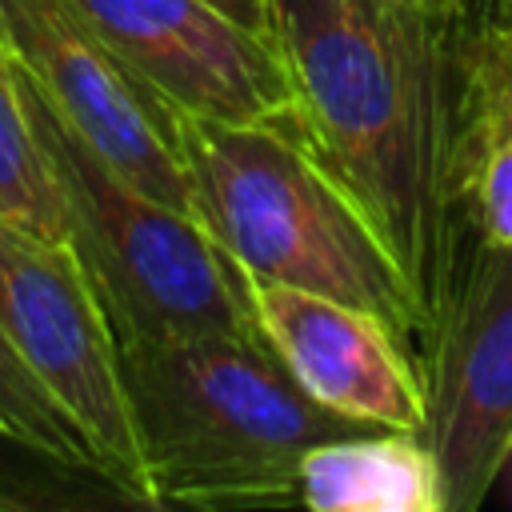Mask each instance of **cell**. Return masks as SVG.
I'll return each mask as SVG.
<instances>
[{
    "instance_id": "2",
    "label": "cell",
    "mask_w": 512,
    "mask_h": 512,
    "mask_svg": "<svg viewBox=\"0 0 512 512\" xmlns=\"http://www.w3.org/2000/svg\"><path fill=\"white\" fill-rule=\"evenodd\" d=\"M120 376L156 508L296 504L316 444L376 428L316 404L264 336L120 340Z\"/></svg>"
},
{
    "instance_id": "3",
    "label": "cell",
    "mask_w": 512,
    "mask_h": 512,
    "mask_svg": "<svg viewBox=\"0 0 512 512\" xmlns=\"http://www.w3.org/2000/svg\"><path fill=\"white\" fill-rule=\"evenodd\" d=\"M192 212L260 280L380 316L424 360V320L388 244L288 124H220L180 112Z\"/></svg>"
},
{
    "instance_id": "15",
    "label": "cell",
    "mask_w": 512,
    "mask_h": 512,
    "mask_svg": "<svg viewBox=\"0 0 512 512\" xmlns=\"http://www.w3.org/2000/svg\"><path fill=\"white\" fill-rule=\"evenodd\" d=\"M220 4L228 16H236L240 24H248L252 32H264L268 28V0H212ZM268 36V32H264Z\"/></svg>"
},
{
    "instance_id": "14",
    "label": "cell",
    "mask_w": 512,
    "mask_h": 512,
    "mask_svg": "<svg viewBox=\"0 0 512 512\" xmlns=\"http://www.w3.org/2000/svg\"><path fill=\"white\" fill-rule=\"evenodd\" d=\"M468 228L484 244H512V136L488 148L472 168Z\"/></svg>"
},
{
    "instance_id": "1",
    "label": "cell",
    "mask_w": 512,
    "mask_h": 512,
    "mask_svg": "<svg viewBox=\"0 0 512 512\" xmlns=\"http://www.w3.org/2000/svg\"><path fill=\"white\" fill-rule=\"evenodd\" d=\"M292 120L400 264L424 352L464 272L460 8L412 0H268ZM424 372V360H420Z\"/></svg>"
},
{
    "instance_id": "9",
    "label": "cell",
    "mask_w": 512,
    "mask_h": 512,
    "mask_svg": "<svg viewBox=\"0 0 512 512\" xmlns=\"http://www.w3.org/2000/svg\"><path fill=\"white\" fill-rule=\"evenodd\" d=\"M248 296L260 336L316 404L376 428H424V372L380 316L260 276H248Z\"/></svg>"
},
{
    "instance_id": "12",
    "label": "cell",
    "mask_w": 512,
    "mask_h": 512,
    "mask_svg": "<svg viewBox=\"0 0 512 512\" xmlns=\"http://www.w3.org/2000/svg\"><path fill=\"white\" fill-rule=\"evenodd\" d=\"M0 220L40 240L68 244L60 184L44 152V140L36 132L16 64L8 60L4 48H0Z\"/></svg>"
},
{
    "instance_id": "13",
    "label": "cell",
    "mask_w": 512,
    "mask_h": 512,
    "mask_svg": "<svg viewBox=\"0 0 512 512\" xmlns=\"http://www.w3.org/2000/svg\"><path fill=\"white\" fill-rule=\"evenodd\" d=\"M0 440L40 456L44 464L84 472L104 484L92 444L56 404V396L36 380V372L20 360V352L8 344L4 332H0Z\"/></svg>"
},
{
    "instance_id": "5",
    "label": "cell",
    "mask_w": 512,
    "mask_h": 512,
    "mask_svg": "<svg viewBox=\"0 0 512 512\" xmlns=\"http://www.w3.org/2000/svg\"><path fill=\"white\" fill-rule=\"evenodd\" d=\"M0 332L84 432L104 484L128 504L156 508L124 396L120 344L88 272L68 244L8 220H0Z\"/></svg>"
},
{
    "instance_id": "11",
    "label": "cell",
    "mask_w": 512,
    "mask_h": 512,
    "mask_svg": "<svg viewBox=\"0 0 512 512\" xmlns=\"http://www.w3.org/2000/svg\"><path fill=\"white\" fill-rule=\"evenodd\" d=\"M460 176L512 136V0H464L460 8Z\"/></svg>"
},
{
    "instance_id": "10",
    "label": "cell",
    "mask_w": 512,
    "mask_h": 512,
    "mask_svg": "<svg viewBox=\"0 0 512 512\" xmlns=\"http://www.w3.org/2000/svg\"><path fill=\"white\" fill-rule=\"evenodd\" d=\"M296 504L312 512H444L440 472L420 432L364 428L316 444Z\"/></svg>"
},
{
    "instance_id": "16",
    "label": "cell",
    "mask_w": 512,
    "mask_h": 512,
    "mask_svg": "<svg viewBox=\"0 0 512 512\" xmlns=\"http://www.w3.org/2000/svg\"><path fill=\"white\" fill-rule=\"evenodd\" d=\"M412 4H420V8H436V12H456V8H464V0H412Z\"/></svg>"
},
{
    "instance_id": "6",
    "label": "cell",
    "mask_w": 512,
    "mask_h": 512,
    "mask_svg": "<svg viewBox=\"0 0 512 512\" xmlns=\"http://www.w3.org/2000/svg\"><path fill=\"white\" fill-rule=\"evenodd\" d=\"M0 48L120 176L192 212L180 112L116 60L68 0H0Z\"/></svg>"
},
{
    "instance_id": "8",
    "label": "cell",
    "mask_w": 512,
    "mask_h": 512,
    "mask_svg": "<svg viewBox=\"0 0 512 512\" xmlns=\"http://www.w3.org/2000/svg\"><path fill=\"white\" fill-rule=\"evenodd\" d=\"M112 56L176 112L220 124H288L292 92L264 32L212 0H68Z\"/></svg>"
},
{
    "instance_id": "7",
    "label": "cell",
    "mask_w": 512,
    "mask_h": 512,
    "mask_svg": "<svg viewBox=\"0 0 512 512\" xmlns=\"http://www.w3.org/2000/svg\"><path fill=\"white\" fill-rule=\"evenodd\" d=\"M424 448L440 472L444 512H472L512 456V244L464 260L456 292L424 352Z\"/></svg>"
},
{
    "instance_id": "4",
    "label": "cell",
    "mask_w": 512,
    "mask_h": 512,
    "mask_svg": "<svg viewBox=\"0 0 512 512\" xmlns=\"http://www.w3.org/2000/svg\"><path fill=\"white\" fill-rule=\"evenodd\" d=\"M16 76L60 184L68 248L88 272L116 344L192 332L260 336L248 272L212 240V232L192 212H180L120 176L20 68Z\"/></svg>"
}]
</instances>
